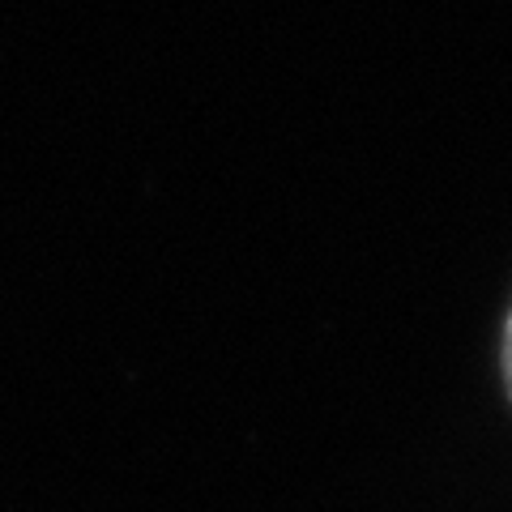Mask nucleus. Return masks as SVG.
<instances>
[{
  "label": "nucleus",
  "mask_w": 512,
  "mask_h": 512,
  "mask_svg": "<svg viewBox=\"0 0 512 512\" xmlns=\"http://www.w3.org/2000/svg\"><path fill=\"white\" fill-rule=\"evenodd\" d=\"M500 372H504V389H508V402H512V308L504 320V342H500Z\"/></svg>",
  "instance_id": "nucleus-1"
}]
</instances>
